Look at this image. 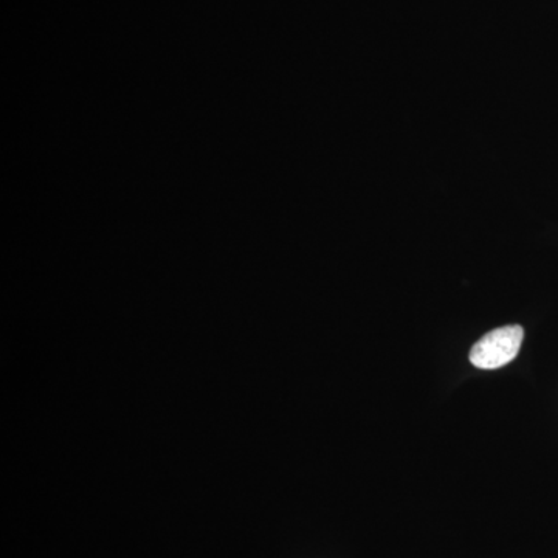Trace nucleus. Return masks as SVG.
Instances as JSON below:
<instances>
[{
	"label": "nucleus",
	"mask_w": 558,
	"mask_h": 558,
	"mask_svg": "<svg viewBox=\"0 0 558 558\" xmlns=\"http://www.w3.org/2000/svg\"><path fill=\"white\" fill-rule=\"evenodd\" d=\"M524 329L519 325L505 326L486 333L470 351V362L480 369H498L519 355Z\"/></svg>",
	"instance_id": "obj_1"
}]
</instances>
